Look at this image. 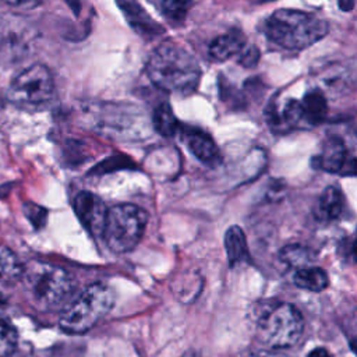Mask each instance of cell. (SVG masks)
Returning a JSON list of instances; mask_svg holds the SVG:
<instances>
[{
	"instance_id": "obj_1",
	"label": "cell",
	"mask_w": 357,
	"mask_h": 357,
	"mask_svg": "<svg viewBox=\"0 0 357 357\" xmlns=\"http://www.w3.org/2000/svg\"><path fill=\"white\" fill-rule=\"evenodd\" d=\"M151 82L166 92L190 93L199 82L201 68L194 56L176 42L158 46L146 63Z\"/></svg>"
},
{
	"instance_id": "obj_2",
	"label": "cell",
	"mask_w": 357,
	"mask_h": 357,
	"mask_svg": "<svg viewBox=\"0 0 357 357\" xmlns=\"http://www.w3.org/2000/svg\"><path fill=\"white\" fill-rule=\"evenodd\" d=\"M264 31L266 38L280 47L301 50L326 35L328 22L311 13L283 8L266 18Z\"/></svg>"
},
{
	"instance_id": "obj_3",
	"label": "cell",
	"mask_w": 357,
	"mask_h": 357,
	"mask_svg": "<svg viewBox=\"0 0 357 357\" xmlns=\"http://www.w3.org/2000/svg\"><path fill=\"white\" fill-rule=\"evenodd\" d=\"M21 282L31 304L42 311L60 305L73 291V279L64 269L40 261L24 266Z\"/></svg>"
},
{
	"instance_id": "obj_4",
	"label": "cell",
	"mask_w": 357,
	"mask_h": 357,
	"mask_svg": "<svg viewBox=\"0 0 357 357\" xmlns=\"http://www.w3.org/2000/svg\"><path fill=\"white\" fill-rule=\"evenodd\" d=\"M255 329L258 339L271 349L293 346L303 332L300 311L287 303H265L255 311Z\"/></svg>"
},
{
	"instance_id": "obj_5",
	"label": "cell",
	"mask_w": 357,
	"mask_h": 357,
	"mask_svg": "<svg viewBox=\"0 0 357 357\" xmlns=\"http://www.w3.org/2000/svg\"><path fill=\"white\" fill-rule=\"evenodd\" d=\"M114 290L106 283L89 284L61 314L59 326L68 335H81L106 317L114 305Z\"/></svg>"
},
{
	"instance_id": "obj_6",
	"label": "cell",
	"mask_w": 357,
	"mask_h": 357,
	"mask_svg": "<svg viewBox=\"0 0 357 357\" xmlns=\"http://www.w3.org/2000/svg\"><path fill=\"white\" fill-rule=\"evenodd\" d=\"M148 223V213L132 204H120L107 209L103 227L106 245L117 254L132 251L141 241Z\"/></svg>"
},
{
	"instance_id": "obj_7",
	"label": "cell",
	"mask_w": 357,
	"mask_h": 357,
	"mask_svg": "<svg viewBox=\"0 0 357 357\" xmlns=\"http://www.w3.org/2000/svg\"><path fill=\"white\" fill-rule=\"evenodd\" d=\"M53 92L54 82L50 71L42 64H33L14 77L8 98L18 107L36 110L50 102Z\"/></svg>"
},
{
	"instance_id": "obj_8",
	"label": "cell",
	"mask_w": 357,
	"mask_h": 357,
	"mask_svg": "<svg viewBox=\"0 0 357 357\" xmlns=\"http://www.w3.org/2000/svg\"><path fill=\"white\" fill-rule=\"evenodd\" d=\"M314 167L340 176H357V158L353 156L342 139L329 138L324 142L319 155L312 159Z\"/></svg>"
},
{
	"instance_id": "obj_9",
	"label": "cell",
	"mask_w": 357,
	"mask_h": 357,
	"mask_svg": "<svg viewBox=\"0 0 357 357\" xmlns=\"http://www.w3.org/2000/svg\"><path fill=\"white\" fill-rule=\"evenodd\" d=\"M74 211L79 222L93 234H102L107 209L103 201L89 191H81L74 198Z\"/></svg>"
},
{
	"instance_id": "obj_10",
	"label": "cell",
	"mask_w": 357,
	"mask_h": 357,
	"mask_svg": "<svg viewBox=\"0 0 357 357\" xmlns=\"http://www.w3.org/2000/svg\"><path fill=\"white\" fill-rule=\"evenodd\" d=\"M183 139L190 152L202 163L216 165L219 162V149L206 132L197 128H185L183 130Z\"/></svg>"
},
{
	"instance_id": "obj_11",
	"label": "cell",
	"mask_w": 357,
	"mask_h": 357,
	"mask_svg": "<svg viewBox=\"0 0 357 357\" xmlns=\"http://www.w3.org/2000/svg\"><path fill=\"white\" fill-rule=\"evenodd\" d=\"M116 3L121 8L131 28L135 29L139 35L153 38L163 32V28L156 24L135 0H116Z\"/></svg>"
},
{
	"instance_id": "obj_12",
	"label": "cell",
	"mask_w": 357,
	"mask_h": 357,
	"mask_svg": "<svg viewBox=\"0 0 357 357\" xmlns=\"http://www.w3.org/2000/svg\"><path fill=\"white\" fill-rule=\"evenodd\" d=\"M245 38L240 31H230L212 40L209 45V54L218 61L227 60L243 52Z\"/></svg>"
},
{
	"instance_id": "obj_13",
	"label": "cell",
	"mask_w": 357,
	"mask_h": 357,
	"mask_svg": "<svg viewBox=\"0 0 357 357\" xmlns=\"http://www.w3.org/2000/svg\"><path fill=\"white\" fill-rule=\"evenodd\" d=\"M343 205H344V198L340 188L336 185H331L325 188L324 192L321 194L315 208V213L321 220H325V222L336 220L343 212Z\"/></svg>"
},
{
	"instance_id": "obj_14",
	"label": "cell",
	"mask_w": 357,
	"mask_h": 357,
	"mask_svg": "<svg viewBox=\"0 0 357 357\" xmlns=\"http://www.w3.org/2000/svg\"><path fill=\"white\" fill-rule=\"evenodd\" d=\"M298 107H300L303 123L312 124V126L319 124L325 119L328 112L326 100L319 91L308 92L303 98V100L298 102Z\"/></svg>"
},
{
	"instance_id": "obj_15",
	"label": "cell",
	"mask_w": 357,
	"mask_h": 357,
	"mask_svg": "<svg viewBox=\"0 0 357 357\" xmlns=\"http://www.w3.org/2000/svg\"><path fill=\"white\" fill-rule=\"evenodd\" d=\"M225 248L231 266L250 259L245 236L238 226H231L225 234Z\"/></svg>"
},
{
	"instance_id": "obj_16",
	"label": "cell",
	"mask_w": 357,
	"mask_h": 357,
	"mask_svg": "<svg viewBox=\"0 0 357 357\" xmlns=\"http://www.w3.org/2000/svg\"><path fill=\"white\" fill-rule=\"evenodd\" d=\"M293 282L297 287L308 291H322L329 284L328 273L322 268L305 266L297 269L293 276Z\"/></svg>"
},
{
	"instance_id": "obj_17",
	"label": "cell",
	"mask_w": 357,
	"mask_h": 357,
	"mask_svg": "<svg viewBox=\"0 0 357 357\" xmlns=\"http://www.w3.org/2000/svg\"><path fill=\"white\" fill-rule=\"evenodd\" d=\"M24 273V265L17 255L7 247L0 245V280L13 286L20 282Z\"/></svg>"
},
{
	"instance_id": "obj_18",
	"label": "cell",
	"mask_w": 357,
	"mask_h": 357,
	"mask_svg": "<svg viewBox=\"0 0 357 357\" xmlns=\"http://www.w3.org/2000/svg\"><path fill=\"white\" fill-rule=\"evenodd\" d=\"M153 127L163 137H173L178 130V121L167 103H160L153 112Z\"/></svg>"
},
{
	"instance_id": "obj_19",
	"label": "cell",
	"mask_w": 357,
	"mask_h": 357,
	"mask_svg": "<svg viewBox=\"0 0 357 357\" xmlns=\"http://www.w3.org/2000/svg\"><path fill=\"white\" fill-rule=\"evenodd\" d=\"M279 257L286 265L300 269V268L310 266V264L312 262L314 254L310 248L301 244H289L280 250Z\"/></svg>"
},
{
	"instance_id": "obj_20",
	"label": "cell",
	"mask_w": 357,
	"mask_h": 357,
	"mask_svg": "<svg viewBox=\"0 0 357 357\" xmlns=\"http://www.w3.org/2000/svg\"><path fill=\"white\" fill-rule=\"evenodd\" d=\"M18 335L15 328L4 318H0V357H8L17 346Z\"/></svg>"
},
{
	"instance_id": "obj_21",
	"label": "cell",
	"mask_w": 357,
	"mask_h": 357,
	"mask_svg": "<svg viewBox=\"0 0 357 357\" xmlns=\"http://www.w3.org/2000/svg\"><path fill=\"white\" fill-rule=\"evenodd\" d=\"M192 0H162V11L170 21H183Z\"/></svg>"
},
{
	"instance_id": "obj_22",
	"label": "cell",
	"mask_w": 357,
	"mask_h": 357,
	"mask_svg": "<svg viewBox=\"0 0 357 357\" xmlns=\"http://www.w3.org/2000/svg\"><path fill=\"white\" fill-rule=\"evenodd\" d=\"M22 212L25 215V218L31 222V225L35 229H40L45 226L46 220H47V209L33 204V202H24L22 205Z\"/></svg>"
},
{
	"instance_id": "obj_23",
	"label": "cell",
	"mask_w": 357,
	"mask_h": 357,
	"mask_svg": "<svg viewBox=\"0 0 357 357\" xmlns=\"http://www.w3.org/2000/svg\"><path fill=\"white\" fill-rule=\"evenodd\" d=\"M241 357H289L284 353L279 351H268V350H257V351H248L244 353Z\"/></svg>"
},
{
	"instance_id": "obj_24",
	"label": "cell",
	"mask_w": 357,
	"mask_h": 357,
	"mask_svg": "<svg viewBox=\"0 0 357 357\" xmlns=\"http://www.w3.org/2000/svg\"><path fill=\"white\" fill-rule=\"evenodd\" d=\"M257 60H258V50H255L254 47H251V49H248L247 52L243 53L241 63L244 66H252V64L257 63Z\"/></svg>"
},
{
	"instance_id": "obj_25",
	"label": "cell",
	"mask_w": 357,
	"mask_h": 357,
	"mask_svg": "<svg viewBox=\"0 0 357 357\" xmlns=\"http://www.w3.org/2000/svg\"><path fill=\"white\" fill-rule=\"evenodd\" d=\"M7 4L13 7H20V8H29L36 6L40 0H4Z\"/></svg>"
},
{
	"instance_id": "obj_26",
	"label": "cell",
	"mask_w": 357,
	"mask_h": 357,
	"mask_svg": "<svg viewBox=\"0 0 357 357\" xmlns=\"http://www.w3.org/2000/svg\"><path fill=\"white\" fill-rule=\"evenodd\" d=\"M307 357H331V354L328 353L326 349H324V347H317V349L311 350Z\"/></svg>"
},
{
	"instance_id": "obj_27",
	"label": "cell",
	"mask_w": 357,
	"mask_h": 357,
	"mask_svg": "<svg viewBox=\"0 0 357 357\" xmlns=\"http://www.w3.org/2000/svg\"><path fill=\"white\" fill-rule=\"evenodd\" d=\"M8 287L10 286L7 283L0 280V304L6 303V300L8 298Z\"/></svg>"
},
{
	"instance_id": "obj_28",
	"label": "cell",
	"mask_w": 357,
	"mask_h": 357,
	"mask_svg": "<svg viewBox=\"0 0 357 357\" xmlns=\"http://www.w3.org/2000/svg\"><path fill=\"white\" fill-rule=\"evenodd\" d=\"M339 6H340V8H342V10L349 11V10H351V8H353L354 1H353V0H339Z\"/></svg>"
},
{
	"instance_id": "obj_29",
	"label": "cell",
	"mask_w": 357,
	"mask_h": 357,
	"mask_svg": "<svg viewBox=\"0 0 357 357\" xmlns=\"http://www.w3.org/2000/svg\"><path fill=\"white\" fill-rule=\"evenodd\" d=\"M350 349H351L353 353L357 356V339H353V340L350 342Z\"/></svg>"
},
{
	"instance_id": "obj_30",
	"label": "cell",
	"mask_w": 357,
	"mask_h": 357,
	"mask_svg": "<svg viewBox=\"0 0 357 357\" xmlns=\"http://www.w3.org/2000/svg\"><path fill=\"white\" fill-rule=\"evenodd\" d=\"M351 255H353V258L357 261V240L353 243V247H351Z\"/></svg>"
}]
</instances>
